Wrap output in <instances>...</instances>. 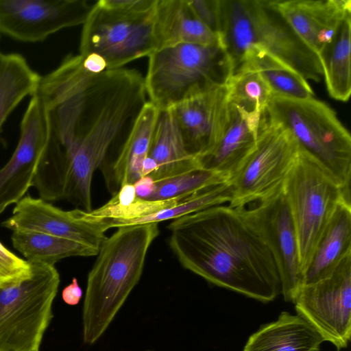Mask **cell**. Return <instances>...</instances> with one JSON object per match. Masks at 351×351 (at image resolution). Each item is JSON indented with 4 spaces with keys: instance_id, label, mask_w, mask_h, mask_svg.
<instances>
[{
    "instance_id": "6da1fadb",
    "label": "cell",
    "mask_w": 351,
    "mask_h": 351,
    "mask_svg": "<svg viewBox=\"0 0 351 351\" xmlns=\"http://www.w3.org/2000/svg\"><path fill=\"white\" fill-rule=\"evenodd\" d=\"M35 93L47 108L64 191L88 202L95 171L147 101L145 77L123 67L93 73L82 56L70 54L40 77Z\"/></svg>"
},
{
    "instance_id": "7a4b0ae2",
    "label": "cell",
    "mask_w": 351,
    "mask_h": 351,
    "mask_svg": "<svg viewBox=\"0 0 351 351\" xmlns=\"http://www.w3.org/2000/svg\"><path fill=\"white\" fill-rule=\"evenodd\" d=\"M167 228L180 263L208 282L263 303L281 293L269 249L238 208L212 206L173 219Z\"/></svg>"
},
{
    "instance_id": "3957f363",
    "label": "cell",
    "mask_w": 351,
    "mask_h": 351,
    "mask_svg": "<svg viewBox=\"0 0 351 351\" xmlns=\"http://www.w3.org/2000/svg\"><path fill=\"white\" fill-rule=\"evenodd\" d=\"M107 237L89 271L82 308V339L97 342L122 307L143 273L158 223L126 226Z\"/></svg>"
},
{
    "instance_id": "277c9868",
    "label": "cell",
    "mask_w": 351,
    "mask_h": 351,
    "mask_svg": "<svg viewBox=\"0 0 351 351\" xmlns=\"http://www.w3.org/2000/svg\"><path fill=\"white\" fill-rule=\"evenodd\" d=\"M221 6L219 41L230 60L232 73L246 53L256 47L306 80H321L323 73L318 56L295 34L274 1L221 0Z\"/></svg>"
},
{
    "instance_id": "5b68a950",
    "label": "cell",
    "mask_w": 351,
    "mask_h": 351,
    "mask_svg": "<svg viewBox=\"0 0 351 351\" xmlns=\"http://www.w3.org/2000/svg\"><path fill=\"white\" fill-rule=\"evenodd\" d=\"M148 58L146 93L160 111L208 88L226 84L232 73L221 44H180L155 51Z\"/></svg>"
},
{
    "instance_id": "8992f818",
    "label": "cell",
    "mask_w": 351,
    "mask_h": 351,
    "mask_svg": "<svg viewBox=\"0 0 351 351\" xmlns=\"http://www.w3.org/2000/svg\"><path fill=\"white\" fill-rule=\"evenodd\" d=\"M262 114L288 130L302 149L350 191L351 136L332 108L314 97L273 95Z\"/></svg>"
},
{
    "instance_id": "52a82bcc",
    "label": "cell",
    "mask_w": 351,
    "mask_h": 351,
    "mask_svg": "<svg viewBox=\"0 0 351 351\" xmlns=\"http://www.w3.org/2000/svg\"><path fill=\"white\" fill-rule=\"evenodd\" d=\"M299 148L283 193L297 234L304 279L315 249L337 206L343 200L350 201V191L314 157Z\"/></svg>"
},
{
    "instance_id": "ba28073f",
    "label": "cell",
    "mask_w": 351,
    "mask_h": 351,
    "mask_svg": "<svg viewBox=\"0 0 351 351\" xmlns=\"http://www.w3.org/2000/svg\"><path fill=\"white\" fill-rule=\"evenodd\" d=\"M29 263L27 276L0 287V351H39L53 317L59 273L54 265Z\"/></svg>"
},
{
    "instance_id": "9c48e42d",
    "label": "cell",
    "mask_w": 351,
    "mask_h": 351,
    "mask_svg": "<svg viewBox=\"0 0 351 351\" xmlns=\"http://www.w3.org/2000/svg\"><path fill=\"white\" fill-rule=\"evenodd\" d=\"M299 149L288 130L261 114L256 148L228 181L232 190L228 205L243 207L282 191Z\"/></svg>"
},
{
    "instance_id": "30bf717a",
    "label": "cell",
    "mask_w": 351,
    "mask_h": 351,
    "mask_svg": "<svg viewBox=\"0 0 351 351\" xmlns=\"http://www.w3.org/2000/svg\"><path fill=\"white\" fill-rule=\"evenodd\" d=\"M155 10L145 15H120L102 8L96 2L83 24L80 55L99 56L108 70L122 68L133 60L148 57L156 51Z\"/></svg>"
},
{
    "instance_id": "8fae6325",
    "label": "cell",
    "mask_w": 351,
    "mask_h": 351,
    "mask_svg": "<svg viewBox=\"0 0 351 351\" xmlns=\"http://www.w3.org/2000/svg\"><path fill=\"white\" fill-rule=\"evenodd\" d=\"M256 230L275 262L285 302L293 303L303 286L297 234L283 189L237 208Z\"/></svg>"
},
{
    "instance_id": "7c38bea8",
    "label": "cell",
    "mask_w": 351,
    "mask_h": 351,
    "mask_svg": "<svg viewBox=\"0 0 351 351\" xmlns=\"http://www.w3.org/2000/svg\"><path fill=\"white\" fill-rule=\"evenodd\" d=\"M297 315L308 322L337 351L351 337V254L328 278L302 286L294 301Z\"/></svg>"
},
{
    "instance_id": "4fadbf2b",
    "label": "cell",
    "mask_w": 351,
    "mask_h": 351,
    "mask_svg": "<svg viewBox=\"0 0 351 351\" xmlns=\"http://www.w3.org/2000/svg\"><path fill=\"white\" fill-rule=\"evenodd\" d=\"M93 5L86 0H0V33L25 43L43 41L83 25Z\"/></svg>"
},
{
    "instance_id": "5bb4252c",
    "label": "cell",
    "mask_w": 351,
    "mask_h": 351,
    "mask_svg": "<svg viewBox=\"0 0 351 351\" xmlns=\"http://www.w3.org/2000/svg\"><path fill=\"white\" fill-rule=\"evenodd\" d=\"M50 133L48 110L34 93L21 123L18 145L0 169V214L16 204L32 186Z\"/></svg>"
},
{
    "instance_id": "9a60e30c",
    "label": "cell",
    "mask_w": 351,
    "mask_h": 351,
    "mask_svg": "<svg viewBox=\"0 0 351 351\" xmlns=\"http://www.w3.org/2000/svg\"><path fill=\"white\" fill-rule=\"evenodd\" d=\"M13 208L12 215L1 226L12 231L40 232L71 240L95 250L106 239L102 220L82 218L78 208L64 210L41 198L23 197Z\"/></svg>"
},
{
    "instance_id": "2e32d148",
    "label": "cell",
    "mask_w": 351,
    "mask_h": 351,
    "mask_svg": "<svg viewBox=\"0 0 351 351\" xmlns=\"http://www.w3.org/2000/svg\"><path fill=\"white\" fill-rule=\"evenodd\" d=\"M229 108L226 84L202 90L173 105V112L188 152L197 159L217 142Z\"/></svg>"
},
{
    "instance_id": "e0dca14e",
    "label": "cell",
    "mask_w": 351,
    "mask_h": 351,
    "mask_svg": "<svg viewBox=\"0 0 351 351\" xmlns=\"http://www.w3.org/2000/svg\"><path fill=\"white\" fill-rule=\"evenodd\" d=\"M274 3L295 34L317 56L351 12L350 0H274Z\"/></svg>"
},
{
    "instance_id": "ac0fdd59",
    "label": "cell",
    "mask_w": 351,
    "mask_h": 351,
    "mask_svg": "<svg viewBox=\"0 0 351 351\" xmlns=\"http://www.w3.org/2000/svg\"><path fill=\"white\" fill-rule=\"evenodd\" d=\"M261 117L229 102L223 130L212 149L198 158L200 167L229 181L256 148Z\"/></svg>"
},
{
    "instance_id": "d6986e66",
    "label": "cell",
    "mask_w": 351,
    "mask_h": 351,
    "mask_svg": "<svg viewBox=\"0 0 351 351\" xmlns=\"http://www.w3.org/2000/svg\"><path fill=\"white\" fill-rule=\"evenodd\" d=\"M160 112L147 101L128 129L117 154L101 165L106 186L112 195L123 185L134 184L143 177V163L148 156Z\"/></svg>"
},
{
    "instance_id": "ffe728a7",
    "label": "cell",
    "mask_w": 351,
    "mask_h": 351,
    "mask_svg": "<svg viewBox=\"0 0 351 351\" xmlns=\"http://www.w3.org/2000/svg\"><path fill=\"white\" fill-rule=\"evenodd\" d=\"M154 35L156 51L180 44H221L219 37L195 16L186 0H157Z\"/></svg>"
},
{
    "instance_id": "44dd1931",
    "label": "cell",
    "mask_w": 351,
    "mask_h": 351,
    "mask_svg": "<svg viewBox=\"0 0 351 351\" xmlns=\"http://www.w3.org/2000/svg\"><path fill=\"white\" fill-rule=\"evenodd\" d=\"M351 254L350 201L337 206L304 272L303 286L330 277L341 261Z\"/></svg>"
},
{
    "instance_id": "7402d4cb",
    "label": "cell",
    "mask_w": 351,
    "mask_h": 351,
    "mask_svg": "<svg viewBox=\"0 0 351 351\" xmlns=\"http://www.w3.org/2000/svg\"><path fill=\"white\" fill-rule=\"evenodd\" d=\"M324 341L304 318L283 311L251 335L243 351H320Z\"/></svg>"
},
{
    "instance_id": "603a6c76",
    "label": "cell",
    "mask_w": 351,
    "mask_h": 351,
    "mask_svg": "<svg viewBox=\"0 0 351 351\" xmlns=\"http://www.w3.org/2000/svg\"><path fill=\"white\" fill-rule=\"evenodd\" d=\"M148 156L158 166L152 177L155 182L201 168L198 159L186 150L178 123L169 109L159 114Z\"/></svg>"
},
{
    "instance_id": "cb8c5ba5",
    "label": "cell",
    "mask_w": 351,
    "mask_h": 351,
    "mask_svg": "<svg viewBox=\"0 0 351 351\" xmlns=\"http://www.w3.org/2000/svg\"><path fill=\"white\" fill-rule=\"evenodd\" d=\"M351 12L342 21L330 43L318 54L327 90L334 99L346 102L351 93Z\"/></svg>"
},
{
    "instance_id": "d4e9b609",
    "label": "cell",
    "mask_w": 351,
    "mask_h": 351,
    "mask_svg": "<svg viewBox=\"0 0 351 351\" xmlns=\"http://www.w3.org/2000/svg\"><path fill=\"white\" fill-rule=\"evenodd\" d=\"M245 67L258 72L269 86L273 95L290 99L313 97V91L307 80L263 49L251 48L235 72Z\"/></svg>"
},
{
    "instance_id": "484cf974",
    "label": "cell",
    "mask_w": 351,
    "mask_h": 351,
    "mask_svg": "<svg viewBox=\"0 0 351 351\" xmlns=\"http://www.w3.org/2000/svg\"><path fill=\"white\" fill-rule=\"evenodd\" d=\"M11 241L27 261L50 265L65 258L92 256L98 252L80 243L36 231H12Z\"/></svg>"
},
{
    "instance_id": "4316f807",
    "label": "cell",
    "mask_w": 351,
    "mask_h": 351,
    "mask_svg": "<svg viewBox=\"0 0 351 351\" xmlns=\"http://www.w3.org/2000/svg\"><path fill=\"white\" fill-rule=\"evenodd\" d=\"M40 77L21 55L0 52V132L19 103L35 93Z\"/></svg>"
},
{
    "instance_id": "83f0119b",
    "label": "cell",
    "mask_w": 351,
    "mask_h": 351,
    "mask_svg": "<svg viewBox=\"0 0 351 351\" xmlns=\"http://www.w3.org/2000/svg\"><path fill=\"white\" fill-rule=\"evenodd\" d=\"M232 190L229 182L205 188L181 198L172 206L153 214L132 220H104L108 229L126 226L160 223L173 220L202 210L218 205L229 204Z\"/></svg>"
},
{
    "instance_id": "f1b7e54d",
    "label": "cell",
    "mask_w": 351,
    "mask_h": 351,
    "mask_svg": "<svg viewBox=\"0 0 351 351\" xmlns=\"http://www.w3.org/2000/svg\"><path fill=\"white\" fill-rule=\"evenodd\" d=\"M226 84L229 102L248 114L261 115L273 96L261 75L247 67L232 73Z\"/></svg>"
},
{
    "instance_id": "f546056e",
    "label": "cell",
    "mask_w": 351,
    "mask_h": 351,
    "mask_svg": "<svg viewBox=\"0 0 351 351\" xmlns=\"http://www.w3.org/2000/svg\"><path fill=\"white\" fill-rule=\"evenodd\" d=\"M228 182L211 171L202 168L155 182V189L149 200H164L186 196L205 188Z\"/></svg>"
},
{
    "instance_id": "4dcf8cb0",
    "label": "cell",
    "mask_w": 351,
    "mask_h": 351,
    "mask_svg": "<svg viewBox=\"0 0 351 351\" xmlns=\"http://www.w3.org/2000/svg\"><path fill=\"white\" fill-rule=\"evenodd\" d=\"M184 197L185 196L164 200H149L137 197L132 203L127 205H121L110 199L95 210L87 212L78 208V213L82 218L88 220H132L172 206Z\"/></svg>"
},
{
    "instance_id": "1f68e13d",
    "label": "cell",
    "mask_w": 351,
    "mask_h": 351,
    "mask_svg": "<svg viewBox=\"0 0 351 351\" xmlns=\"http://www.w3.org/2000/svg\"><path fill=\"white\" fill-rule=\"evenodd\" d=\"M30 263L23 260L7 249L0 242V284L14 282L27 276Z\"/></svg>"
},
{
    "instance_id": "d6a6232c",
    "label": "cell",
    "mask_w": 351,
    "mask_h": 351,
    "mask_svg": "<svg viewBox=\"0 0 351 351\" xmlns=\"http://www.w3.org/2000/svg\"><path fill=\"white\" fill-rule=\"evenodd\" d=\"M186 1L197 19L219 36L221 21V0H186Z\"/></svg>"
},
{
    "instance_id": "836d02e7",
    "label": "cell",
    "mask_w": 351,
    "mask_h": 351,
    "mask_svg": "<svg viewBox=\"0 0 351 351\" xmlns=\"http://www.w3.org/2000/svg\"><path fill=\"white\" fill-rule=\"evenodd\" d=\"M97 3L102 8L117 14L140 16L153 12L157 0H100Z\"/></svg>"
},
{
    "instance_id": "e575fe53",
    "label": "cell",
    "mask_w": 351,
    "mask_h": 351,
    "mask_svg": "<svg viewBox=\"0 0 351 351\" xmlns=\"http://www.w3.org/2000/svg\"><path fill=\"white\" fill-rule=\"evenodd\" d=\"M82 296V290L78 285L76 278H73L71 284L64 288L62 297L64 302L71 306L79 303Z\"/></svg>"
},
{
    "instance_id": "d590c367",
    "label": "cell",
    "mask_w": 351,
    "mask_h": 351,
    "mask_svg": "<svg viewBox=\"0 0 351 351\" xmlns=\"http://www.w3.org/2000/svg\"><path fill=\"white\" fill-rule=\"evenodd\" d=\"M136 195L138 197L147 199L155 189V181L151 176H143L134 184Z\"/></svg>"
},
{
    "instance_id": "8d00e7d4",
    "label": "cell",
    "mask_w": 351,
    "mask_h": 351,
    "mask_svg": "<svg viewBox=\"0 0 351 351\" xmlns=\"http://www.w3.org/2000/svg\"><path fill=\"white\" fill-rule=\"evenodd\" d=\"M157 169L158 166L156 162L147 156L143 163V177L147 176L152 177Z\"/></svg>"
},
{
    "instance_id": "74e56055",
    "label": "cell",
    "mask_w": 351,
    "mask_h": 351,
    "mask_svg": "<svg viewBox=\"0 0 351 351\" xmlns=\"http://www.w3.org/2000/svg\"><path fill=\"white\" fill-rule=\"evenodd\" d=\"M145 351H152V350H145Z\"/></svg>"
},
{
    "instance_id": "f35d334b",
    "label": "cell",
    "mask_w": 351,
    "mask_h": 351,
    "mask_svg": "<svg viewBox=\"0 0 351 351\" xmlns=\"http://www.w3.org/2000/svg\"><path fill=\"white\" fill-rule=\"evenodd\" d=\"M2 285L0 284V287H1Z\"/></svg>"
}]
</instances>
